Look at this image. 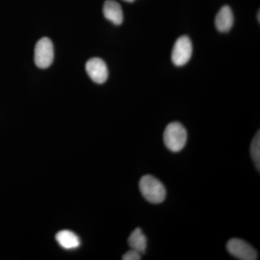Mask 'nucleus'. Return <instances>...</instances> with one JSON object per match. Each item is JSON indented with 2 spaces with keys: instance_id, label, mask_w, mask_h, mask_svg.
<instances>
[{
  "instance_id": "f257e3e1",
  "label": "nucleus",
  "mask_w": 260,
  "mask_h": 260,
  "mask_svg": "<svg viewBox=\"0 0 260 260\" xmlns=\"http://www.w3.org/2000/svg\"><path fill=\"white\" fill-rule=\"evenodd\" d=\"M139 188L143 198L152 204H160L165 200L167 196L165 186L153 176H143L140 180Z\"/></svg>"
},
{
  "instance_id": "f03ea898",
  "label": "nucleus",
  "mask_w": 260,
  "mask_h": 260,
  "mask_svg": "<svg viewBox=\"0 0 260 260\" xmlns=\"http://www.w3.org/2000/svg\"><path fill=\"white\" fill-rule=\"evenodd\" d=\"M187 132L181 123L172 122L168 124L164 133V145L172 153H179L186 145Z\"/></svg>"
},
{
  "instance_id": "7ed1b4c3",
  "label": "nucleus",
  "mask_w": 260,
  "mask_h": 260,
  "mask_svg": "<svg viewBox=\"0 0 260 260\" xmlns=\"http://www.w3.org/2000/svg\"><path fill=\"white\" fill-rule=\"evenodd\" d=\"M54 47L49 38L44 37L37 42L34 51V61L38 68L47 69L54 61Z\"/></svg>"
},
{
  "instance_id": "20e7f679",
  "label": "nucleus",
  "mask_w": 260,
  "mask_h": 260,
  "mask_svg": "<svg viewBox=\"0 0 260 260\" xmlns=\"http://www.w3.org/2000/svg\"><path fill=\"white\" fill-rule=\"evenodd\" d=\"M192 54V44L186 36L179 37L173 47L172 60L174 65L181 67L185 65Z\"/></svg>"
},
{
  "instance_id": "39448f33",
  "label": "nucleus",
  "mask_w": 260,
  "mask_h": 260,
  "mask_svg": "<svg viewBox=\"0 0 260 260\" xmlns=\"http://www.w3.org/2000/svg\"><path fill=\"white\" fill-rule=\"evenodd\" d=\"M229 254L241 260H256L257 251L249 243L240 239H232L226 244Z\"/></svg>"
},
{
  "instance_id": "423d86ee",
  "label": "nucleus",
  "mask_w": 260,
  "mask_h": 260,
  "mask_svg": "<svg viewBox=\"0 0 260 260\" xmlns=\"http://www.w3.org/2000/svg\"><path fill=\"white\" fill-rule=\"evenodd\" d=\"M85 70L94 83L103 84L108 79L109 71L107 64L100 58L95 57L89 59L85 64Z\"/></svg>"
},
{
  "instance_id": "0eeeda50",
  "label": "nucleus",
  "mask_w": 260,
  "mask_h": 260,
  "mask_svg": "<svg viewBox=\"0 0 260 260\" xmlns=\"http://www.w3.org/2000/svg\"><path fill=\"white\" fill-rule=\"evenodd\" d=\"M103 13L104 17L116 25H121L124 20L121 5L114 0H107L104 3Z\"/></svg>"
},
{
  "instance_id": "6e6552de",
  "label": "nucleus",
  "mask_w": 260,
  "mask_h": 260,
  "mask_svg": "<svg viewBox=\"0 0 260 260\" xmlns=\"http://www.w3.org/2000/svg\"><path fill=\"white\" fill-rule=\"evenodd\" d=\"M234 14L230 7L228 5L222 7L215 17V27L218 31L229 32L234 25Z\"/></svg>"
},
{
  "instance_id": "1a4fd4ad",
  "label": "nucleus",
  "mask_w": 260,
  "mask_h": 260,
  "mask_svg": "<svg viewBox=\"0 0 260 260\" xmlns=\"http://www.w3.org/2000/svg\"><path fill=\"white\" fill-rule=\"evenodd\" d=\"M56 240L65 249H75L79 247L80 240L79 237L73 233L68 230L61 231L56 235Z\"/></svg>"
},
{
  "instance_id": "9d476101",
  "label": "nucleus",
  "mask_w": 260,
  "mask_h": 260,
  "mask_svg": "<svg viewBox=\"0 0 260 260\" xmlns=\"http://www.w3.org/2000/svg\"><path fill=\"white\" fill-rule=\"evenodd\" d=\"M128 244L132 249L138 251L140 254H145L147 249V238L141 229H135L128 238Z\"/></svg>"
},
{
  "instance_id": "9b49d317",
  "label": "nucleus",
  "mask_w": 260,
  "mask_h": 260,
  "mask_svg": "<svg viewBox=\"0 0 260 260\" xmlns=\"http://www.w3.org/2000/svg\"><path fill=\"white\" fill-rule=\"evenodd\" d=\"M251 156L258 172L260 170V133L257 132L251 144Z\"/></svg>"
},
{
  "instance_id": "f8f14e48",
  "label": "nucleus",
  "mask_w": 260,
  "mask_h": 260,
  "mask_svg": "<svg viewBox=\"0 0 260 260\" xmlns=\"http://www.w3.org/2000/svg\"><path fill=\"white\" fill-rule=\"evenodd\" d=\"M142 254L134 249H130L122 256L123 260H140L141 259Z\"/></svg>"
},
{
  "instance_id": "ddd939ff",
  "label": "nucleus",
  "mask_w": 260,
  "mask_h": 260,
  "mask_svg": "<svg viewBox=\"0 0 260 260\" xmlns=\"http://www.w3.org/2000/svg\"><path fill=\"white\" fill-rule=\"evenodd\" d=\"M124 1L127 2V3H133L135 0H124Z\"/></svg>"
},
{
  "instance_id": "4468645a",
  "label": "nucleus",
  "mask_w": 260,
  "mask_h": 260,
  "mask_svg": "<svg viewBox=\"0 0 260 260\" xmlns=\"http://www.w3.org/2000/svg\"><path fill=\"white\" fill-rule=\"evenodd\" d=\"M258 21L259 22V11L258 12Z\"/></svg>"
}]
</instances>
